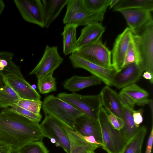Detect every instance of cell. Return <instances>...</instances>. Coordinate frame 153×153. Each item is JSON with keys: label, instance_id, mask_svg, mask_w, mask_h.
<instances>
[{"label": "cell", "instance_id": "1", "mask_svg": "<svg viewBox=\"0 0 153 153\" xmlns=\"http://www.w3.org/2000/svg\"><path fill=\"white\" fill-rule=\"evenodd\" d=\"M45 137L39 123L11 110L0 111V142L11 148L13 153L31 142L42 141Z\"/></svg>", "mask_w": 153, "mask_h": 153}, {"label": "cell", "instance_id": "2", "mask_svg": "<svg viewBox=\"0 0 153 153\" xmlns=\"http://www.w3.org/2000/svg\"><path fill=\"white\" fill-rule=\"evenodd\" d=\"M42 108L45 115L51 116L63 126L73 130L75 120L82 114L67 102L53 95L45 98Z\"/></svg>", "mask_w": 153, "mask_h": 153}, {"label": "cell", "instance_id": "3", "mask_svg": "<svg viewBox=\"0 0 153 153\" xmlns=\"http://www.w3.org/2000/svg\"><path fill=\"white\" fill-rule=\"evenodd\" d=\"M132 39L136 51L137 64L143 71L153 74V22L138 33L133 34Z\"/></svg>", "mask_w": 153, "mask_h": 153}, {"label": "cell", "instance_id": "4", "mask_svg": "<svg viewBox=\"0 0 153 153\" xmlns=\"http://www.w3.org/2000/svg\"><path fill=\"white\" fill-rule=\"evenodd\" d=\"M66 11L63 20L65 24H73L79 26L101 22L104 19L105 12L91 11L86 7L84 0H68Z\"/></svg>", "mask_w": 153, "mask_h": 153}, {"label": "cell", "instance_id": "5", "mask_svg": "<svg viewBox=\"0 0 153 153\" xmlns=\"http://www.w3.org/2000/svg\"><path fill=\"white\" fill-rule=\"evenodd\" d=\"M98 120L102 134V147L108 153H122L127 142L121 131L115 129L110 123L104 108L102 106Z\"/></svg>", "mask_w": 153, "mask_h": 153}, {"label": "cell", "instance_id": "6", "mask_svg": "<svg viewBox=\"0 0 153 153\" xmlns=\"http://www.w3.org/2000/svg\"><path fill=\"white\" fill-rule=\"evenodd\" d=\"M57 96L67 102L82 114L98 120L102 106L100 94L96 95H82L75 93H60Z\"/></svg>", "mask_w": 153, "mask_h": 153}, {"label": "cell", "instance_id": "7", "mask_svg": "<svg viewBox=\"0 0 153 153\" xmlns=\"http://www.w3.org/2000/svg\"><path fill=\"white\" fill-rule=\"evenodd\" d=\"M74 52L101 67L114 69L111 62V51L102 43L101 39L79 48Z\"/></svg>", "mask_w": 153, "mask_h": 153}, {"label": "cell", "instance_id": "8", "mask_svg": "<svg viewBox=\"0 0 153 153\" xmlns=\"http://www.w3.org/2000/svg\"><path fill=\"white\" fill-rule=\"evenodd\" d=\"M40 125L45 137L61 147L67 153H70L69 138L62 125L51 116L45 115Z\"/></svg>", "mask_w": 153, "mask_h": 153}, {"label": "cell", "instance_id": "9", "mask_svg": "<svg viewBox=\"0 0 153 153\" xmlns=\"http://www.w3.org/2000/svg\"><path fill=\"white\" fill-rule=\"evenodd\" d=\"M63 60L64 59L58 52L57 46L46 45L40 60L29 74L35 75L38 79H40L54 72L60 66Z\"/></svg>", "mask_w": 153, "mask_h": 153}, {"label": "cell", "instance_id": "10", "mask_svg": "<svg viewBox=\"0 0 153 153\" xmlns=\"http://www.w3.org/2000/svg\"><path fill=\"white\" fill-rule=\"evenodd\" d=\"M22 17L26 22L44 27L43 4L40 0H14Z\"/></svg>", "mask_w": 153, "mask_h": 153}, {"label": "cell", "instance_id": "11", "mask_svg": "<svg viewBox=\"0 0 153 153\" xmlns=\"http://www.w3.org/2000/svg\"><path fill=\"white\" fill-rule=\"evenodd\" d=\"M69 59L74 68L84 69L99 78L107 86H112L113 76L116 72L114 69L101 67L85 59L75 52L71 54Z\"/></svg>", "mask_w": 153, "mask_h": 153}, {"label": "cell", "instance_id": "12", "mask_svg": "<svg viewBox=\"0 0 153 153\" xmlns=\"http://www.w3.org/2000/svg\"><path fill=\"white\" fill-rule=\"evenodd\" d=\"M125 19L128 27L137 34L153 22L151 12L140 8L123 9L117 11Z\"/></svg>", "mask_w": 153, "mask_h": 153}, {"label": "cell", "instance_id": "13", "mask_svg": "<svg viewBox=\"0 0 153 153\" xmlns=\"http://www.w3.org/2000/svg\"><path fill=\"white\" fill-rule=\"evenodd\" d=\"M133 34L131 30L127 27L115 40L111 51L112 66L116 71L123 66L126 55Z\"/></svg>", "mask_w": 153, "mask_h": 153}, {"label": "cell", "instance_id": "14", "mask_svg": "<svg viewBox=\"0 0 153 153\" xmlns=\"http://www.w3.org/2000/svg\"><path fill=\"white\" fill-rule=\"evenodd\" d=\"M143 71L135 63L126 65L114 74L112 86L120 89L135 83L140 79Z\"/></svg>", "mask_w": 153, "mask_h": 153}, {"label": "cell", "instance_id": "15", "mask_svg": "<svg viewBox=\"0 0 153 153\" xmlns=\"http://www.w3.org/2000/svg\"><path fill=\"white\" fill-rule=\"evenodd\" d=\"M4 78L6 83L20 99L40 100V95L24 78L11 74L6 76Z\"/></svg>", "mask_w": 153, "mask_h": 153}, {"label": "cell", "instance_id": "16", "mask_svg": "<svg viewBox=\"0 0 153 153\" xmlns=\"http://www.w3.org/2000/svg\"><path fill=\"white\" fill-rule=\"evenodd\" d=\"M119 95L123 105L133 108L136 104L143 106L149 100L148 92L136 83L122 88Z\"/></svg>", "mask_w": 153, "mask_h": 153}, {"label": "cell", "instance_id": "17", "mask_svg": "<svg viewBox=\"0 0 153 153\" xmlns=\"http://www.w3.org/2000/svg\"><path fill=\"white\" fill-rule=\"evenodd\" d=\"M74 128L75 131L83 136L94 137L102 146V134L98 120L82 114L75 120Z\"/></svg>", "mask_w": 153, "mask_h": 153}, {"label": "cell", "instance_id": "18", "mask_svg": "<svg viewBox=\"0 0 153 153\" xmlns=\"http://www.w3.org/2000/svg\"><path fill=\"white\" fill-rule=\"evenodd\" d=\"M100 94L104 108L122 119L123 105L119 94L107 85L103 88Z\"/></svg>", "mask_w": 153, "mask_h": 153}, {"label": "cell", "instance_id": "19", "mask_svg": "<svg viewBox=\"0 0 153 153\" xmlns=\"http://www.w3.org/2000/svg\"><path fill=\"white\" fill-rule=\"evenodd\" d=\"M63 127L69 138L70 153H90L100 146L89 142L85 136L74 130Z\"/></svg>", "mask_w": 153, "mask_h": 153}, {"label": "cell", "instance_id": "20", "mask_svg": "<svg viewBox=\"0 0 153 153\" xmlns=\"http://www.w3.org/2000/svg\"><path fill=\"white\" fill-rule=\"evenodd\" d=\"M105 29L101 22L85 26L81 30L80 35L77 39V49L101 39Z\"/></svg>", "mask_w": 153, "mask_h": 153}, {"label": "cell", "instance_id": "21", "mask_svg": "<svg viewBox=\"0 0 153 153\" xmlns=\"http://www.w3.org/2000/svg\"><path fill=\"white\" fill-rule=\"evenodd\" d=\"M101 80L94 75L88 76L74 75L67 79L63 84V87L72 93L84 88L101 83Z\"/></svg>", "mask_w": 153, "mask_h": 153}, {"label": "cell", "instance_id": "22", "mask_svg": "<svg viewBox=\"0 0 153 153\" xmlns=\"http://www.w3.org/2000/svg\"><path fill=\"white\" fill-rule=\"evenodd\" d=\"M68 0H42L44 27L48 28L58 16Z\"/></svg>", "mask_w": 153, "mask_h": 153}, {"label": "cell", "instance_id": "23", "mask_svg": "<svg viewBox=\"0 0 153 153\" xmlns=\"http://www.w3.org/2000/svg\"><path fill=\"white\" fill-rule=\"evenodd\" d=\"M78 26L73 24H65L62 35L63 53L65 56L71 54L77 49L76 31Z\"/></svg>", "mask_w": 153, "mask_h": 153}, {"label": "cell", "instance_id": "24", "mask_svg": "<svg viewBox=\"0 0 153 153\" xmlns=\"http://www.w3.org/2000/svg\"><path fill=\"white\" fill-rule=\"evenodd\" d=\"M13 53L8 51H0V74L4 77L9 74H15L24 78L19 67L13 61Z\"/></svg>", "mask_w": 153, "mask_h": 153}, {"label": "cell", "instance_id": "25", "mask_svg": "<svg viewBox=\"0 0 153 153\" xmlns=\"http://www.w3.org/2000/svg\"><path fill=\"white\" fill-rule=\"evenodd\" d=\"M134 110V108L123 105L122 119L124 126L120 131L127 143L135 135L139 128L136 126L133 120L132 114Z\"/></svg>", "mask_w": 153, "mask_h": 153}, {"label": "cell", "instance_id": "26", "mask_svg": "<svg viewBox=\"0 0 153 153\" xmlns=\"http://www.w3.org/2000/svg\"><path fill=\"white\" fill-rule=\"evenodd\" d=\"M147 131L145 126L139 128L135 135L127 143L122 153H141L142 145Z\"/></svg>", "mask_w": 153, "mask_h": 153}, {"label": "cell", "instance_id": "27", "mask_svg": "<svg viewBox=\"0 0 153 153\" xmlns=\"http://www.w3.org/2000/svg\"><path fill=\"white\" fill-rule=\"evenodd\" d=\"M113 8L114 11L123 9L140 8L152 12L153 0H119Z\"/></svg>", "mask_w": 153, "mask_h": 153}, {"label": "cell", "instance_id": "28", "mask_svg": "<svg viewBox=\"0 0 153 153\" xmlns=\"http://www.w3.org/2000/svg\"><path fill=\"white\" fill-rule=\"evenodd\" d=\"M20 99L6 83L0 89V108L10 107L16 104Z\"/></svg>", "mask_w": 153, "mask_h": 153}, {"label": "cell", "instance_id": "29", "mask_svg": "<svg viewBox=\"0 0 153 153\" xmlns=\"http://www.w3.org/2000/svg\"><path fill=\"white\" fill-rule=\"evenodd\" d=\"M53 73L52 72L38 79V88L41 94H46L56 91V78L53 76Z\"/></svg>", "mask_w": 153, "mask_h": 153}, {"label": "cell", "instance_id": "30", "mask_svg": "<svg viewBox=\"0 0 153 153\" xmlns=\"http://www.w3.org/2000/svg\"><path fill=\"white\" fill-rule=\"evenodd\" d=\"M16 153H49L42 141L28 143L20 148Z\"/></svg>", "mask_w": 153, "mask_h": 153}, {"label": "cell", "instance_id": "31", "mask_svg": "<svg viewBox=\"0 0 153 153\" xmlns=\"http://www.w3.org/2000/svg\"><path fill=\"white\" fill-rule=\"evenodd\" d=\"M42 102L40 100H34L20 99L16 104L19 106L36 114H40Z\"/></svg>", "mask_w": 153, "mask_h": 153}, {"label": "cell", "instance_id": "32", "mask_svg": "<svg viewBox=\"0 0 153 153\" xmlns=\"http://www.w3.org/2000/svg\"><path fill=\"white\" fill-rule=\"evenodd\" d=\"M110 0H84L85 4L89 10L94 12H106Z\"/></svg>", "mask_w": 153, "mask_h": 153}, {"label": "cell", "instance_id": "33", "mask_svg": "<svg viewBox=\"0 0 153 153\" xmlns=\"http://www.w3.org/2000/svg\"><path fill=\"white\" fill-rule=\"evenodd\" d=\"M9 108L16 113L39 123L40 121L42 118V115L40 114H35L20 107L16 104L12 105Z\"/></svg>", "mask_w": 153, "mask_h": 153}, {"label": "cell", "instance_id": "34", "mask_svg": "<svg viewBox=\"0 0 153 153\" xmlns=\"http://www.w3.org/2000/svg\"><path fill=\"white\" fill-rule=\"evenodd\" d=\"M137 62L136 51L134 42L132 39L129 44L126 55L123 67L134 63L137 64Z\"/></svg>", "mask_w": 153, "mask_h": 153}, {"label": "cell", "instance_id": "35", "mask_svg": "<svg viewBox=\"0 0 153 153\" xmlns=\"http://www.w3.org/2000/svg\"><path fill=\"white\" fill-rule=\"evenodd\" d=\"M105 109L111 125L116 129L119 131H121L124 126V121L123 119L116 116L108 110Z\"/></svg>", "mask_w": 153, "mask_h": 153}, {"label": "cell", "instance_id": "36", "mask_svg": "<svg viewBox=\"0 0 153 153\" xmlns=\"http://www.w3.org/2000/svg\"><path fill=\"white\" fill-rule=\"evenodd\" d=\"M143 110L140 108L137 110H134L133 111V117L134 124L137 128H139L140 125L143 121Z\"/></svg>", "mask_w": 153, "mask_h": 153}, {"label": "cell", "instance_id": "37", "mask_svg": "<svg viewBox=\"0 0 153 153\" xmlns=\"http://www.w3.org/2000/svg\"><path fill=\"white\" fill-rule=\"evenodd\" d=\"M153 142V126L152 125V129L147 142L145 153H151Z\"/></svg>", "mask_w": 153, "mask_h": 153}, {"label": "cell", "instance_id": "38", "mask_svg": "<svg viewBox=\"0 0 153 153\" xmlns=\"http://www.w3.org/2000/svg\"><path fill=\"white\" fill-rule=\"evenodd\" d=\"M0 153H13L10 146L0 142Z\"/></svg>", "mask_w": 153, "mask_h": 153}, {"label": "cell", "instance_id": "39", "mask_svg": "<svg viewBox=\"0 0 153 153\" xmlns=\"http://www.w3.org/2000/svg\"><path fill=\"white\" fill-rule=\"evenodd\" d=\"M142 76L144 78L149 80L151 84L153 83V74L148 71H146L144 72Z\"/></svg>", "mask_w": 153, "mask_h": 153}, {"label": "cell", "instance_id": "40", "mask_svg": "<svg viewBox=\"0 0 153 153\" xmlns=\"http://www.w3.org/2000/svg\"><path fill=\"white\" fill-rule=\"evenodd\" d=\"M119 0H110L108 6L110 9L113 8Z\"/></svg>", "mask_w": 153, "mask_h": 153}, {"label": "cell", "instance_id": "41", "mask_svg": "<svg viewBox=\"0 0 153 153\" xmlns=\"http://www.w3.org/2000/svg\"><path fill=\"white\" fill-rule=\"evenodd\" d=\"M6 84L4 76L0 74V89ZM1 108H0V109Z\"/></svg>", "mask_w": 153, "mask_h": 153}, {"label": "cell", "instance_id": "42", "mask_svg": "<svg viewBox=\"0 0 153 153\" xmlns=\"http://www.w3.org/2000/svg\"><path fill=\"white\" fill-rule=\"evenodd\" d=\"M5 7L4 3L3 0H0V15L3 11Z\"/></svg>", "mask_w": 153, "mask_h": 153}, {"label": "cell", "instance_id": "43", "mask_svg": "<svg viewBox=\"0 0 153 153\" xmlns=\"http://www.w3.org/2000/svg\"><path fill=\"white\" fill-rule=\"evenodd\" d=\"M91 153H95L94 152V151H93V152H92Z\"/></svg>", "mask_w": 153, "mask_h": 153}, {"label": "cell", "instance_id": "44", "mask_svg": "<svg viewBox=\"0 0 153 153\" xmlns=\"http://www.w3.org/2000/svg\"></svg>", "mask_w": 153, "mask_h": 153}]
</instances>
